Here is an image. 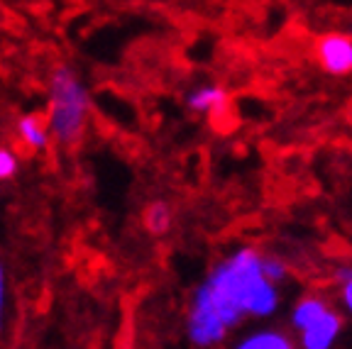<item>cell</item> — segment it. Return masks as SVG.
Returning <instances> with one entry per match:
<instances>
[{
  "instance_id": "obj_2",
  "label": "cell",
  "mask_w": 352,
  "mask_h": 349,
  "mask_svg": "<svg viewBox=\"0 0 352 349\" xmlns=\"http://www.w3.org/2000/svg\"><path fill=\"white\" fill-rule=\"evenodd\" d=\"M91 93L72 66H56L50 78V132L61 144H76L86 130Z\"/></svg>"
},
{
  "instance_id": "obj_11",
  "label": "cell",
  "mask_w": 352,
  "mask_h": 349,
  "mask_svg": "<svg viewBox=\"0 0 352 349\" xmlns=\"http://www.w3.org/2000/svg\"><path fill=\"white\" fill-rule=\"evenodd\" d=\"M264 271H267V276L274 281V284H284L286 278H289V264L284 262L281 257H276V254H264Z\"/></svg>"
},
{
  "instance_id": "obj_9",
  "label": "cell",
  "mask_w": 352,
  "mask_h": 349,
  "mask_svg": "<svg viewBox=\"0 0 352 349\" xmlns=\"http://www.w3.org/2000/svg\"><path fill=\"white\" fill-rule=\"evenodd\" d=\"M171 220H174V213H171V205L166 201L149 203L144 210V227L149 235H166L171 229Z\"/></svg>"
},
{
  "instance_id": "obj_8",
  "label": "cell",
  "mask_w": 352,
  "mask_h": 349,
  "mask_svg": "<svg viewBox=\"0 0 352 349\" xmlns=\"http://www.w3.org/2000/svg\"><path fill=\"white\" fill-rule=\"evenodd\" d=\"M17 135H20L22 144L30 149H44L50 142V127L39 120L37 115H25L17 120Z\"/></svg>"
},
{
  "instance_id": "obj_12",
  "label": "cell",
  "mask_w": 352,
  "mask_h": 349,
  "mask_svg": "<svg viewBox=\"0 0 352 349\" xmlns=\"http://www.w3.org/2000/svg\"><path fill=\"white\" fill-rule=\"evenodd\" d=\"M17 169H20V161H17L15 152L0 147V181H10L17 174Z\"/></svg>"
},
{
  "instance_id": "obj_13",
  "label": "cell",
  "mask_w": 352,
  "mask_h": 349,
  "mask_svg": "<svg viewBox=\"0 0 352 349\" xmlns=\"http://www.w3.org/2000/svg\"><path fill=\"white\" fill-rule=\"evenodd\" d=\"M3 313H6V269L0 264V330H3Z\"/></svg>"
},
{
  "instance_id": "obj_6",
  "label": "cell",
  "mask_w": 352,
  "mask_h": 349,
  "mask_svg": "<svg viewBox=\"0 0 352 349\" xmlns=\"http://www.w3.org/2000/svg\"><path fill=\"white\" fill-rule=\"evenodd\" d=\"M230 349H301L298 339L292 337V333H286L284 328L276 325H259V328L245 330Z\"/></svg>"
},
{
  "instance_id": "obj_14",
  "label": "cell",
  "mask_w": 352,
  "mask_h": 349,
  "mask_svg": "<svg viewBox=\"0 0 352 349\" xmlns=\"http://www.w3.org/2000/svg\"><path fill=\"white\" fill-rule=\"evenodd\" d=\"M347 117H350V122H352V108H350V113H347Z\"/></svg>"
},
{
  "instance_id": "obj_4",
  "label": "cell",
  "mask_w": 352,
  "mask_h": 349,
  "mask_svg": "<svg viewBox=\"0 0 352 349\" xmlns=\"http://www.w3.org/2000/svg\"><path fill=\"white\" fill-rule=\"evenodd\" d=\"M345 330V317L340 311L330 308L328 313L318 317L314 325H308L303 333L296 335L301 349H336L338 339L342 337Z\"/></svg>"
},
{
  "instance_id": "obj_10",
  "label": "cell",
  "mask_w": 352,
  "mask_h": 349,
  "mask_svg": "<svg viewBox=\"0 0 352 349\" xmlns=\"http://www.w3.org/2000/svg\"><path fill=\"white\" fill-rule=\"evenodd\" d=\"M336 284H338V291H340L342 311L352 317V267L336 269Z\"/></svg>"
},
{
  "instance_id": "obj_1",
  "label": "cell",
  "mask_w": 352,
  "mask_h": 349,
  "mask_svg": "<svg viewBox=\"0 0 352 349\" xmlns=\"http://www.w3.org/2000/svg\"><path fill=\"white\" fill-rule=\"evenodd\" d=\"M281 306V286L264 271V254L235 247L193 289L186 311L188 342L198 349L223 344L245 320H267Z\"/></svg>"
},
{
  "instance_id": "obj_7",
  "label": "cell",
  "mask_w": 352,
  "mask_h": 349,
  "mask_svg": "<svg viewBox=\"0 0 352 349\" xmlns=\"http://www.w3.org/2000/svg\"><path fill=\"white\" fill-rule=\"evenodd\" d=\"M330 303L318 293H306L301 298H296V303L292 306V315H289V325L294 333H303L308 325H314L323 313L330 311Z\"/></svg>"
},
{
  "instance_id": "obj_3",
  "label": "cell",
  "mask_w": 352,
  "mask_h": 349,
  "mask_svg": "<svg viewBox=\"0 0 352 349\" xmlns=\"http://www.w3.org/2000/svg\"><path fill=\"white\" fill-rule=\"evenodd\" d=\"M314 61L328 76H350L352 74V34L350 32H323L314 39Z\"/></svg>"
},
{
  "instance_id": "obj_5",
  "label": "cell",
  "mask_w": 352,
  "mask_h": 349,
  "mask_svg": "<svg viewBox=\"0 0 352 349\" xmlns=\"http://www.w3.org/2000/svg\"><path fill=\"white\" fill-rule=\"evenodd\" d=\"M186 108L204 117H223L230 110V93L218 83H198L186 93Z\"/></svg>"
}]
</instances>
